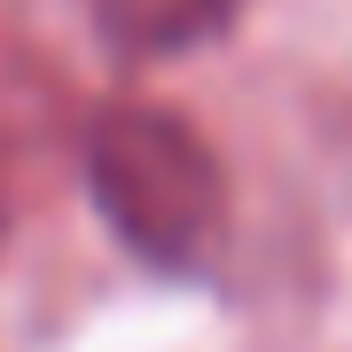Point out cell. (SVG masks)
<instances>
[{"label": "cell", "instance_id": "6da1fadb", "mask_svg": "<svg viewBox=\"0 0 352 352\" xmlns=\"http://www.w3.org/2000/svg\"><path fill=\"white\" fill-rule=\"evenodd\" d=\"M87 188L118 243L157 274H204L227 251V164L173 102H102L87 118Z\"/></svg>", "mask_w": 352, "mask_h": 352}, {"label": "cell", "instance_id": "7a4b0ae2", "mask_svg": "<svg viewBox=\"0 0 352 352\" xmlns=\"http://www.w3.org/2000/svg\"><path fill=\"white\" fill-rule=\"evenodd\" d=\"M251 0H87L94 32L133 63H164V55H196L219 32H235V16Z\"/></svg>", "mask_w": 352, "mask_h": 352}, {"label": "cell", "instance_id": "3957f363", "mask_svg": "<svg viewBox=\"0 0 352 352\" xmlns=\"http://www.w3.org/2000/svg\"><path fill=\"white\" fill-rule=\"evenodd\" d=\"M0 235H8V204H0Z\"/></svg>", "mask_w": 352, "mask_h": 352}]
</instances>
